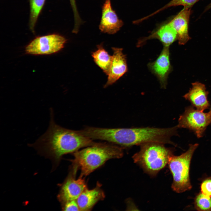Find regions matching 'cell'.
Wrapping results in <instances>:
<instances>
[{
  "label": "cell",
  "mask_w": 211,
  "mask_h": 211,
  "mask_svg": "<svg viewBox=\"0 0 211 211\" xmlns=\"http://www.w3.org/2000/svg\"><path fill=\"white\" fill-rule=\"evenodd\" d=\"M199 0H171L163 7L147 16L149 18L168 8L179 5L184 6L185 8H190Z\"/></svg>",
  "instance_id": "obj_19"
},
{
  "label": "cell",
  "mask_w": 211,
  "mask_h": 211,
  "mask_svg": "<svg viewBox=\"0 0 211 211\" xmlns=\"http://www.w3.org/2000/svg\"><path fill=\"white\" fill-rule=\"evenodd\" d=\"M101 186L98 182L93 189L89 190L87 187L84 189L76 200L80 210H91L98 202L104 198L105 195Z\"/></svg>",
  "instance_id": "obj_14"
},
{
  "label": "cell",
  "mask_w": 211,
  "mask_h": 211,
  "mask_svg": "<svg viewBox=\"0 0 211 211\" xmlns=\"http://www.w3.org/2000/svg\"><path fill=\"white\" fill-rule=\"evenodd\" d=\"M194 206L198 211H211V197L199 193L195 198Z\"/></svg>",
  "instance_id": "obj_18"
},
{
  "label": "cell",
  "mask_w": 211,
  "mask_h": 211,
  "mask_svg": "<svg viewBox=\"0 0 211 211\" xmlns=\"http://www.w3.org/2000/svg\"><path fill=\"white\" fill-rule=\"evenodd\" d=\"M211 124V112L204 113L192 106L185 108L181 115L177 125L178 128H184L194 132L198 138L202 137L208 126Z\"/></svg>",
  "instance_id": "obj_6"
},
{
  "label": "cell",
  "mask_w": 211,
  "mask_h": 211,
  "mask_svg": "<svg viewBox=\"0 0 211 211\" xmlns=\"http://www.w3.org/2000/svg\"><path fill=\"white\" fill-rule=\"evenodd\" d=\"M123 149L110 143H96L73 153L74 158L71 160L70 169L76 174L79 170V177L86 176L108 160L122 157L123 155Z\"/></svg>",
  "instance_id": "obj_3"
},
{
  "label": "cell",
  "mask_w": 211,
  "mask_h": 211,
  "mask_svg": "<svg viewBox=\"0 0 211 211\" xmlns=\"http://www.w3.org/2000/svg\"><path fill=\"white\" fill-rule=\"evenodd\" d=\"M200 191L204 195L211 197V176L202 181L200 185Z\"/></svg>",
  "instance_id": "obj_20"
},
{
  "label": "cell",
  "mask_w": 211,
  "mask_h": 211,
  "mask_svg": "<svg viewBox=\"0 0 211 211\" xmlns=\"http://www.w3.org/2000/svg\"><path fill=\"white\" fill-rule=\"evenodd\" d=\"M50 115L47 130L30 145L40 154L51 159L54 167L58 165L64 155L74 153L81 148L93 145L97 143L79 131L66 129L56 124L52 108Z\"/></svg>",
  "instance_id": "obj_2"
},
{
  "label": "cell",
  "mask_w": 211,
  "mask_h": 211,
  "mask_svg": "<svg viewBox=\"0 0 211 211\" xmlns=\"http://www.w3.org/2000/svg\"><path fill=\"white\" fill-rule=\"evenodd\" d=\"M157 39L164 46H169L177 38L176 30L168 23L161 26L148 36L139 40L138 47L143 45L147 40L152 39Z\"/></svg>",
  "instance_id": "obj_15"
},
{
  "label": "cell",
  "mask_w": 211,
  "mask_h": 211,
  "mask_svg": "<svg viewBox=\"0 0 211 211\" xmlns=\"http://www.w3.org/2000/svg\"><path fill=\"white\" fill-rule=\"evenodd\" d=\"M99 29L103 33L113 34L116 33L123 24L113 9L110 0H106L102 8Z\"/></svg>",
  "instance_id": "obj_11"
},
{
  "label": "cell",
  "mask_w": 211,
  "mask_h": 211,
  "mask_svg": "<svg viewBox=\"0 0 211 211\" xmlns=\"http://www.w3.org/2000/svg\"><path fill=\"white\" fill-rule=\"evenodd\" d=\"M62 209L64 211H79V208L76 200L67 201L62 205Z\"/></svg>",
  "instance_id": "obj_22"
},
{
  "label": "cell",
  "mask_w": 211,
  "mask_h": 211,
  "mask_svg": "<svg viewBox=\"0 0 211 211\" xmlns=\"http://www.w3.org/2000/svg\"><path fill=\"white\" fill-rule=\"evenodd\" d=\"M97 49L92 53L96 64L108 75L110 69L112 56L110 55L102 44L97 45Z\"/></svg>",
  "instance_id": "obj_16"
},
{
  "label": "cell",
  "mask_w": 211,
  "mask_h": 211,
  "mask_svg": "<svg viewBox=\"0 0 211 211\" xmlns=\"http://www.w3.org/2000/svg\"><path fill=\"white\" fill-rule=\"evenodd\" d=\"M73 10L74 21V27L79 28L82 21L79 15L76 4V0H69Z\"/></svg>",
  "instance_id": "obj_21"
},
{
  "label": "cell",
  "mask_w": 211,
  "mask_h": 211,
  "mask_svg": "<svg viewBox=\"0 0 211 211\" xmlns=\"http://www.w3.org/2000/svg\"><path fill=\"white\" fill-rule=\"evenodd\" d=\"M211 8V3H210L206 7L205 9V11H206L209 10L210 8Z\"/></svg>",
  "instance_id": "obj_23"
},
{
  "label": "cell",
  "mask_w": 211,
  "mask_h": 211,
  "mask_svg": "<svg viewBox=\"0 0 211 211\" xmlns=\"http://www.w3.org/2000/svg\"><path fill=\"white\" fill-rule=\"evenodd\" d=\"M164 145L155 142L140 145L139 151L132 157L134 162L150 176H156L168 164L170 157L173 155V150Z\"/></svg>",
  "instance_id": "obj_4"
},
{
  "label": "cell",
  "mask_w": 211,
  "mask_h": 211,
  "mask_svg": "<svg viewBox=\"0 0 211 211\" xmlns=\"http://www.w3.org/2000/svg\"><path fill=\"white\" fill-rule=\"evenodd\" d=\"M198 144H190L188 150L181 155H172L168 165L173 177L171 188L173 191L181 193L190 190L192 186L190 177L191 160Z\"/></svg>",
  "instance_id": "obj_5"
},
{
  "label": "cell",
  "mask_w": 211,
  "mask_h": 211,
  "mask_svg": "<svg viewBox=\"0 0 211 211\" xmlns=\"http://www.w3.org/2000/svg\"><path fill=\"white\" fill-rule=\"evenodd\" d=\"M45 0H29L30 11L29 26L33 32L38 16L42 8Z\"/></svg>",
  "instance_id": "obj_17"
},
{
  "label": "cell",
  "mask_w": 211,
  "mask_h": 211,
  "mask_svg": "<svg viewBox=\"0 0 211 211\" xmlns=\"http://www.w3.org/2000/svg\"><path fill=\"white\" fill-rule=\"evenodd\" d=\"M76 175L70 171L68 176L62 185L58 195L61 205L66 202L76 200L87 187L85 181L83 177L76 178Z\"/></svg>",
  "instance_id": "obj_8"
},
{
  "label": "cell",
  "mask_w": 211,
  "mask_h": 211,
  "mask_svg": "<svg viewBox=\"0 0 211 211\" xmlns=\"http://www.w3.org/2000/svg\"><path fill=\"white\" fill-rule=\"evenodd\" d=\"M66 41L64 37L57 34L37 37L26 46L25 52L27 54L33 55L55 53L64 47Z\"/></svg>",
  "instance_id": "obj_7"
},
{
  "label": "cell",
  "mask_w": 211,
  "mask_h": 211,
  "mask_svg": "<svg viewBox=\"0 0 211 211\" xmlns=\"http://www.w3.org/2000/svg\"><path fill=\"white\" fill-rule=\"evenodd\" d=\"M191 10L185 8L169 23L176 31L178 43L185 45L190 39L188 32V27Z\"/></svg>",
  "instance_id": "obj_13"
},
{
  "label": "cell",
  "mask_w": 211,
  "mask_h": 211,
  "mask_svg": "<svg viewBox=\"0 0 211 211\" xmlns=\"http://www.w3.org/2000/svg\"><path fill=\"white\" fill-rule=\"evenodd\" d=\"M192 84L191 88L183 97L197 109L203 111L210 106L207 99L209 92L206 91L205 85L201 83L196 82Z\"/></svg>",
  "instance_id": "obj_12"
},
{
  "label": "cell",
  "mask_w": 211,
  "mask_h": 211,
  "mask_svg": "<svg viewBox=\"0 0 211 211\" xmlns=\"http://www.w3.org/2000/svg\"><path fill=\"white\" fill-rule=\"evenodd\" d=\"M112 59L107 81L104 87L111 85L115 82L128 71L126 57L122 52L123 49L113 47Z\"/></svg>",
  "instance_id": "obj_10"
},
{
  "label": "cell",
  "mask_w": 211,
  "mask_h": 211,
  "mask_svg": "<svg viewBox=\"0 0 211 211\" xmlns=\"http://www.w3.org/2000/svg\"><path fill=\"white\" fill-rule=\"evenodd\" d=\"M178 128L177 125L166 128L147 127L107 128L87 127L82 130V133L92 139L105 140L123 148L151 142L176 147L171 138L173 136L178 135Z\"/></svg>",
  "instance_id": "obj_1"
},
{
  "label": "cell",
  "mask_w": 211,
  "mask_h": 211,
  "mask_svg": "<svg viewBox=\"0 0 211 211\" xmlns=\"http://www.w3.org/2000/svg\"><path fill=\"white\" fill-rule=\"evenodd\" d=\"M169 46H164L161 53L154 61L148 64L150 71L158 79L161 87L165 89L168 75L172 70L170 60Z\"/></svg>",
  "instance_id": "obj_9"
},
{
  "label": "cell",
  "mask_w": 211,
  "mask_h": 211,
  "mask_svg": "<svg viewBox=\"0 0 211 211\" xmlns=\"http://www.w3.org/2000/svg\"><path fill=\"white\" fill-rule=\"evenodd\" d=\"M209 111H210L211 112V108H210V110Z\"/></svg>",
  "instance_id": "obj_24"
}]
</instances>
